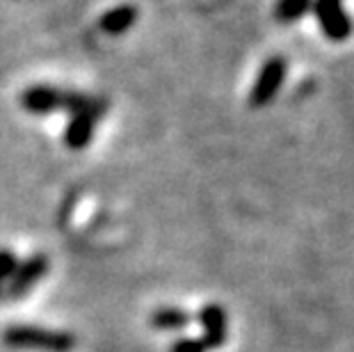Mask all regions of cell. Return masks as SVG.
I'll use <instances>...</instances> for the list:
<instances>
[{
  "instance_id": "obj_1",
  "label": "cell",
  "mask_w": 354,
  "mask_h": 352,
  "mask_svg": "<svg viewBox=\"0 0 354 352\" xmlns=\"http://www.w3.org/2000/svg\"><path fill=\"white\" fill-rule=\"evenodd\" d=\"M5 346L19 350H39V352H71L76 348V336L59 329H46L35 325L10 327L3 336Z\"/></svg>"
},
{
  "instance_id": "obj_2",
  "label": "cell",
  "mask_w": 354,
  "mask_h": 352,
  "mask_svg": "<svg viewBox=\"0 0 354 352\" xmlns=\"http://www.w3.org/2000/svg\"><path fill=\"white\" fill-rule=\"evenodd\" d=\"M286 73H288V62L281 55L268 57L261 66L259 76L254 80V87L250 89V106L252 108L270 106L283 85Z\"/></svg>"
},
{
  "instance_id": "obj_3",
  "label": "cell",
  "mask_w": 354,
  "mask_h": 352,
  "mask_svg": "<svg viewBox=\"0 0 354 352\" xmlns=\"http://www.w3.org/2000/svg\"><path fill=\"white\" fill-rule=\"evenodd\" d=\"M313 17L318 19L322 35L331 41H345L354 33L352 17L345 12L343 0H313Z\"/></svg>"
},
{
  "instance_id": "obj_4",
  "label": "cell",
  "mask_w": 354,
  "mask_h": 352,
  "mask_svg": "<svg viewBox=\"0 0 354 352\" xmlns=\"http://www.w3.org/2000/svg\"><path fill=\"white\" fill-rule=\"evenodd\" d=\"M48 259L44 254H32L28 257L24 263H19V268L14 270L10 284H7V295L19 299L24 297L28 290H32L37 286V281H41L48 272Z\"/></svg>"
},
{
  "instance_id": "obj_5",
  "label": "cell",
  "mask_w": 354,
  "mask_h": 352,
  "mask_svg": "<svg viewBox=\"0 0 354 352\" xmlns=\"http://www.w3.org/2000/svg\"><path fill=\"white\" fill-rule=\"evenodd\" d=\"M66 92L50 85H32L21 94V106L30 115H50V112L64 110Z\"/></svg>"
},
{
  "instance_id": "obj_6",
  "label": "cell",
  "mask_w": 354,
  "mask_h": 352,
  "mask_svg": "<svg viewBox=\"0 0 354 352\" xmlns=\"http://www.w3.org/2000/svg\"><path fill=\"white\" fill-rule=\"evenodd\" d=\"M199 323L203 327V343L210 350H217L227 341V313L220 304H206L199 311Z\"/></svg>"
},
{
  "instance_id": "obj_7",
  "label": "cell",
  "mask_w": 354,
  "mask_h": 352,
  "mask_svg": "<svg viewBox=\"0 0 354 352\" xmlns=\"http://www.w3.org/2000/svg\"><path fill=\"white\" fill-rule=\"evenodd\" d=\"M96 124L99 122L89 115H71L69 124H66V129H64V145L73 149V151L85 149L94 138Z\"/></svg>"
},
{
  "instance_id": "obj_8",
  "label": "cell",
  "mask_w": 354,
  "mask_h": 352,
  "mask_svg": "<svg viewBox=\"0 0 354 352\" xmlns=\"http://www.w3.org/2000/svg\"><path fill=\"white\" fill-rule=\"evenodd\" d=\"M135 21H138V10H135L133 5H119L115 10L103 14L99 21V28L105 35L117 37V35L128 33V30L135 26Z\"/></svg>"
},
{
  "instance_id": "obj_9",
  "label": "cell",
  "mask_w": 354,
  "mask_h": 352,
  "mask_svg": "<svg viewBox=\"0 0 354 352\" xmlns=\"http://www.w3.org/2000/svg\"><path fill=\"white\" fill-rule=\"evenodd\" d=\"M313 12V0H279L274 7V19L279 24H295Z\"/></svg>"
},
{
  "instance_id": "obj_10",
  "label": "cell",
  "mask_w": 354,
  "mask_h": 352,
  "mask_svg": "<svg viewBox=\"0 0 354 352\" xmlns=\"http://www.w3.org/2000/svg\"><path fill=\"white\" fill-rule=\"evenodd\" d=\"M190 313L183 309H176V306H162V309L153 311L151 316V325L156 329H183L190 325Z\"/></svg>"
},
{
  "instance_id": "obj_11",
  "label": "cell",
  "mask_w": 354,
  "mask_h": 352,
  "mask_svg": "<svg viewBox=\"0 0 354 352\" xmlns=\"http://www.w3.org/2000/svg\"><path fill=\"white\" fill-rule=\"evenodd\" d=\"M17 268H19V259L10 250H0V295H3V286L10 284Z\"/></svg>"
},
{
  "instance_id": "obj_12",
  "label": "cell",
  "mask_w": 354,
  "mask_h": 352,
  "mask_svg": "<svg viewBox=\"0 0 354 352\" xmlns=\"http://www.w3.org/2000/svg\"><path fill=\"white\" fill-rule=\"evenodd\" d=\"M206 343L201 339H178L174 346H171V352H206Z\"/></svg>"
}]
</instances>
